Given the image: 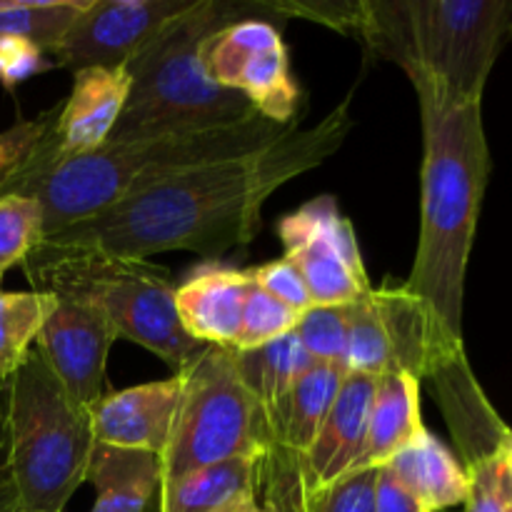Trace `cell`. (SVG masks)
<instances>
[{
  "mask_svg": "<svg viewBox=\"0 0 512 512\" xmlns=\"http://www.w3.org/2000/svg\"><path fill=\"white\" fill-rule=\"evenodd\" d=\"M353 125V95H348L310 128L293 125L250 153L183 170L43 243L133 260L190 250L205 263H218L258 235L265 200L280 185L323 165L345 143Z\"/></svg>",
  "mask_w": 512,
  "mask_h": 512,
  "instance_id": "1",
  "label": "cell"
},
{
  "mask_svg": "<svg viewBox=\"0 0 512 512\" xmlns=\"http://www.w3.org/2000/svg\"><path fill=\"white\" fill-rule=\"evenodd\" d=\"M413 88L423 123L420 240L403 288L450 343L463 345L465 275L490 175L483 105H450L425 85Z\"/></svg>",
  "mask_w": 512,
  "mask_h": 512,
  "instance_id": "2",
  "label": "cell"
},
{
  "mask_svg": "<svg viewBox=\"0 0 512 512\" xmlns=\"http://www.w3.org/2000/svg\"><path fill=\"white\" fill-rule=\"evenodd\" d=\"M293 125H278L253 115L240 123L148 130L110 138L103 148L68 160H43L35 150L5 195L38 200L45 240L183 170L250 153Z\"/></svg>",
  "mask_w": 512,
  "mask_h": 512,
  "instance_id": "3",
  "label": "cell"
},
{
  "mask_svg": "<svg viewBox=\"0 0 512 512\" xmlns=\"http://www.w3.org/2000/svg\"><path fill=\"white\" fill-rule=\"evenodd\" d=\"M512 0H365L360 40L450 105H483Z\"/></svg>",
  "mask_w": 512,
  "mask_h": 512,
  "instance_id": "4",
  "label": "cell"
},
{
  "mask_svg": "<svg viewBox=\"0 0 512 512\" xmlns=\"http://www.w3.org/2000/svg\"><path fill=\"white\" fill-rule=\"evenodd\" d=\"M255 15L280 18L268 0H198L170 20L128 63L133 85L110 138L240 123L258 115L243 95L210 83L200 63L205 40L215 30Z\"/></svg>",
  "mask_w": 512,
  "mask_h": 512,
  "instance_id": "5",
  "label": "cell"
},
{
  "mask_svg": "<svg viewBox=\"0 0 512 512\" xmlns=\"http://www.w3.org/2000/svg\"><path fill=\"white\" fill-rule=\"evenodd\" d=\"M83 413L38 350L0 380V460L13 480L18 512H63L85 483L95 450Z\"/></svg>",
  "mask_w": 512,
  "mask_h": 512,
  "instance_id": "6",
  "label": "cell"
},
{
  "mask_svg": "<svg viewBox=\"0 0 512 512\" xmlns=\"http://www.w3.org/2000/svg\"><path fill=\"white\" fill-rule=\"evenodd\" d=\"M33 290L98 308L123 340L143 345L175 373L208 345L190 338L175 313L173 275L148 260L40 243L23 260Z\"/></svg>",
  "mask_w": 512,
  "mask_h": 512,
  "instance_id": "7",
  "label": "cell"
},
{
  "mask_svg": "<svg viewBox=\"0 0 512 512\" xmlns=\"http://www.w3.org/2000/svg\"><path fill=\"white\" fill-rule=\"evenodd\" d=\"M183 378V398L168 448L160 455L163 483L230 458H260L270 450L268 413L235 363V350L208 348Z\"/></svg>",
  "mask_w": 512,
  "mask_h": 512,
  "instance_id": "8",
  "label": "cell"
},
{
  "mask_svg": "<svg viewBox=\"0 0 512 512\" xmlns=\"http://www.w3.org/2000/svg\"><path fill=\"white\" fill-rule=\"evenodd\" d=\"M345 313V373L370 378L405 373L428 380L440 365L465 355L463 345L450 343L428 308L403 285L370 288L363 298L345 305Z\"/></svg>",
  "mask_w": 512,
  "mask_h": 512,
  "instance_id": "9",
  "label": "cell"
},
{
  "mask_svg": "<svg viewBox=\"0 0 512 512\" xmlns=\"http://www.w3.org/2000/svg\"><path fill=\"white\" fill-rule=\"evenodd\" d=\"M283 18H240L215 30L200 63L210 83L240 93L260 118L293 125L303 118V93L290 70Z\"/></svg>",
  "mask_w": 512,
  "mask_h": 512,
  "instance_id": "10",
  "label": "cell"
},
{
  "mask_svg": "<svg viewBox=\"0 0 512 512\" xmlns=\"http://www.w3.org/2000/svg\"><path fill=\"white\" fill-rule=\"evenodd\" d=\"M280 243L303 275L315 305H350L370 285L358 235L333 195L308 200L278 223Z\"/></svg>",
  "mask_w": 512,
  "mask_h": 512,
  "instance_id": "11",
  "label": "cell"
},
{
  "mask_svg": "<svg viewBox=\"0 0 512 512\" xmlns=\"http://www.w3.org/2000/svg\"><path fill=\"white\" fill-rule=\"evenodd\" d=\"M198 0H90L50 53L55 68H118L128 65L170 20Z\"/></svg>",
  "mask_w": 512,
  "mask_h": 512,
  "instance_id": "12",
  "label": "cell"
},
{
  "mask_svg": "<svg viewBox=\"0 0 512 512\" xmlns=\"http://www.w3.org/2000/svg\"><path fill=\"white\" fill-rule=\"evenodd\" d=\"M118 338L115 325L98 308L58 298L35 340V350L53 370L68 398L90 415L108 395L105 368L110 348Z\"/></svg>",
  "mask_w": 512,
  "mask_h": 512,
  "instance_id": "13",
  "label": "cell"
},
{
  "mask_svg": "<svg viewBox=\"0 0 512 512\" xmlns=\"http://www.w3.org/2000/svg\"><path fill=\"white\" fill-rule=\"evenodd\" d=\"M73 75V88L60 103L53 133L38 148L43 160H68L103 148L128 103L133 85L128 65L83 68Z\"/></svg>",
  "mask_w": 512,
  "mask_h": 512,
  "instance_id": "14",
  "label": "cell"
},
{
  "mask_svg": "<svg viewBox=\"0 0 512 512\" xmlns=\"http://www.w3.org/2000/svg\"><path fill=\"white\" fill-rule=\"evenodd\" d=\"M345 375L348 373L340 365H313L275 405L268 415L270 450L260 470L258 495L285 483L295 473L318 430L323 428Z\"/></svg>",
  "mask_w": 512,
  "mask_h": 512,
  "instance_id": "15",
  "label": "cell"
},
{
  "mask_svg": "<svg viewBox=\"0 0 512 512\" xmlns=\"http://www.w3.org/2000/svg\"><path fill=\"white\" fill-rule=\"evenodd\" d=\"M180 398V375L108 393L90 413L95 443L163 455L173 433Z\"/></svg>",
  "mask_w": 512,
  "mask_h": 512,
  "instance_id": "16",
  "label": "cell"
},
{
  "mask_svg": "<svg viewBox=\"0 0 512 512\" xmlns=\"http://www.w3.org/2000/svg\"><path fill=\"white\" fill-rule=\"evenodd\" d=\"M253 285L250 270L203 263L175 285V313L185 333L208 348L235 350L243 305Z\"/></svg>",
  "mask_w": 512,
  "mask_h": 512,
  "instance_id": "17",
  "label": "cell"
},
{
  "mask_svg": "<svg viewBox=\"0 0 512 512\" xmlns=\"http://www.w3.org/2000/svg\"><path fill=\"white\" fill-rule=\"evenodd\" d=\"M85 483L95 488L90 512H148L163 485L160 455L98 443Z\"/></svg>",
  "mask_w": 512,
  "mask_h": 512,
  "instance_id": "18",
  "label": "cell"
},
{
  "mask_svg": "<svg viewBox=\"0 0 512 512\" xmlns=\"http://www.w3.org/2000/svg\"><path fill=\"white\" fill-rule=\"evenodd\" d=\"M423 430L420 380L405 373L383 375L375 385L368 413V433H365L363 453H360L355 470L383 468Z\"/></svg>",
  "mask_w": 512,
  "mask_h": 512,
  "instance_id": "19",
  "label": "cell"
},
{
  "mask_svg": "<svg viewBox=\"0 0 512 512\" xmlns=\"http://www.w3.org/2000/svg\"><path fill=\"white\" fill-rule=\"evenodd\" d=\"M383 468H388L430 512L465 505L468 500L470 483L463 463L428 428Z\"/></svg>",
  "mask_w": 512,
  "mask_h": 512,
  "instance_id": "20",
  "label": "cell"
},
{
  "mask_svg": "<svg viewBox=\"0 0 512 512\" xmlns=\"http://www.w3.org/2000/svg\"><path fill=\"white\" fill-rule=\"evenodd\" d=\"M260 458H230L160 485L158 512H218L260 493Z\"/></svg>",
  "mask_w": 512,
  "mask_h": 512,
  "instance_id": "21",
  "label": "cell"
},
{
  "mask_svg": "<svg viewBox=\"0 0 512 512\" xmlns=\"http://www.w3.org/2000/svg\"><path fill=\"white\" fill-rule=\"evenodd\" d=\"M235 363H238L250 393L268 415L315 365L293 333L283 335L263 348L235 350Z\"/></svg>",
  "mask_w": 512,
  "mask_h": 512,
  "instance_id": "22",
  "label": "cell"
},
{
  "mask_svg": "<svg viewBox=\"0 0 512 512\" xmlns=\"http://www.w3.org/2000/svg\"><path fill=\"white\" fill-rule=\"evenodd\" d=\"M58 298L40 290L0 293V380L13 375L33 350Z\"/></svg>",
  "mask_w": 512,
  "mask_h": 512,
  "instance_id": "23",
  "label": "cell"
},
{
  "mask_svg": "<svg viewBox=\"0 0 512 512\" xmlns=\"http://www.w3.org/2000/svg\"><path fill=\"white\" fill-rule=\"evenodd\" d=\"M90 0H0V38H28L53 53Z\"/></svg>",
  "mask_w": 512,
  "mask_h": 512,
  "instance_id": "24",
  "label": "cell"
},
{
  "mask_svg": "<svg viewBox=\"0 0 512 512\" xmlns=\"http://www.w3.org/2000/svg\"><path fill=\"white\" fill-rule=\"evenodd\" d=\"M43 243V210L28 195L0 198V273L23 260Z\"/></svg>",
  "mask_w": 512,
  "mask_h": 512,
  "instance_id": "25",
  "label": "cell"
},
{
  "mask_svg": "<svg viewBox=\"0 0 512 512\" xmlns=\"http://www.w3.org/2000/svg\"><path fill=\"white\" fill-rule=\"evenodd\" d=\"M293 335L303 345L315 365H340L345 363L348 348V313L345 305H313L305 310L295 323Z\"/></svg>",
  "mask_w": 512,
  "mask_h": 512,
  "instance_id": "26",
  "label": "cell"
},
{
  "mask_svg": "<svg viewBox=\"0 0 512 512\" xmlns=\"http://www.w3.org/2000/svg\"><path fill=\"white\" fill-rule=\"evenodd\" d=\"M378 468L355 470L325 488L305 493L280 512H375Z\"/></svg>",
  "mask_w": 512,
  "mask_h": 512,
  "instance_id": "27",
  "label": "cell"
},
{
  "mask_svg": "<svg viewBox=\"0 0 512 512\" xmlns=\"http://www.w3.org/2000/svg\"><path fill=\"white\" fill-rule=\"evenodd\" d=\"M298 318V313L285 308L283 303L270 298L265 290H260L258 285L253 283L243 305V323H240V335L235 350L263 348V345L293 333Z\"/></svg>",
  "mask_w": 512,
  "mask_h": 512,
  "instance_id": "28",
  "label": "cell"
},
{
  "mask_svg": "<svg viewBox=\"0 0 512 512\" xmlns=\"http://www.w3.org/2000/svg\"><path fill=\"white\" fill-rule=\"evenodd\" d=\"M58 110L60 103L55 108L45 110V113L35 115V118L20 120L13 128L0 133V198L8 193L10 183L23 173V168L30 163L35 150L53 133Z\"/></svg>",
  "mask_w": 512,
  "mask_h": 512,
  "instance_id": "29",
  "label": "cell"
},
{
  "mask_svg": "<svg viewBox=\"0 0 512 512\" xmlns=\"http://www.w3.org/2000/svg\"><path fill=\"white\" fill-rule=\"evenodd\" d=\"M463 468L470 483L465 512H508L512 495L508 475H505L503 445L498 450L465 460Z\"/></svg>",
  "mask_w": 512,
  "mask_h": 512,
  "instance_id": "30",
  "label": "cell"
},
{
  "mask_svg": "<svg viewBox=\"0 0 512 512\" xmlns=\"http://www.w3.org/2000/svg\"><path fill=\"white\" fill-rule=\"evenodd\" d=\"M250 278H253V283L260 290H265L270 298L283 303L293 313L303 315L305 310H310L315 305L303 275L298 273V268L288 258L270 260V263L258 265V268L250 270Z\"/></svg>",
  "mask_w": 512,
  "mask_h": 512,
  "instance_id": "31",
  "label": "cell"
},
{
  "mask_svg": "<svg viewBox=\"0 0 512 512\" xmlns=\"http://www.w3.org/2000/svg\"><path fill=\"white\" fill-rule=\"evenodd\" d=\"M55 63L45 48L28 38H0V85L15 90L25 80L53 70Z\"/></svg>",
  "mask_w": 512,
  "mask_h": 512,
  "instance_id": "32",
  "label": "cell"
},
{
  "mask_svg": "<svg viewBox=\"0 0 512 512\" xmlns=\"http://www.w3.org/2000/svg\"><path fill=\"white\" fill-rule=\"evenodd\" d=\"M375 512H430L390 473L388 468H378V483H375Z\"/></svg>",
  "mask_w": 512,
  "mask_h": 512,
  "instance_id": "33",
  "label": "cell"
},
{
  "mask_svg": "<svg viewBox=\"0 0 512 512\" xmlns=\"http://www.w3.org/2000/svg\"><path fill=\"white\" fill-rule=\"evenodd\" d=\"M0 512H18V495H15L13 480L0 460Z\"/></svg>",
  "mask_w": 512,
  "mask_h": 512,
  "instance_id": "34",
  "label": "cell"
},
{
  "mask_svg": "<svg viewBox=\"0 0 512 512\" xmlns=\"http://www.w3.org/2000/svg\"><path fill=\"white\" fill-rule=\"evenodd\" d=\"M218 512H275V510L270 508L268 503H263L260 495H248V498H240L235 500V503L225 505V508Z\"/></svg>",
  "mask_w": 512,
  "mask_h": 512,
  "instance_id": "35",
  "label": "cell"
},
{
  "mask_svg": "<svg viewBox=\"0 0 512 512\" xmlns=\"http://www.w3.org/2000/svg\"><path fill=\"white\" fill-rule=\"evenodd\" d=\"M503 463H505V475H508V485H510V495H512V430L503 443Z\"/></svg>",
  "mask_w": 512,
  "mask_h": 512,
  "instance_id": "36",
  "label": "cell"
},
{
  "mask_svg": "<svg viewBox=\"0 0 512 512\" xmlns=\"http://www.w3.org/2000/svg\"><path fill=\"white\" fill-rule=\"evenodd\" d=\"M508 512H512V500L508 503Z\"/></svg>",
  "mask_w": 512,
  "mask_h": 512,
  "instance_id": "37",
  "label": "cell"
},
{
  "mask_svg": "<svg viewBox=\"0 0 512 512\" xmlns=\"http://www.w3.org/2000/svg\"><path fill=\"white\" fill-rule=\"evenodd\" d=\"M0 280H3V273H0Z\"/></svg>",
  "mask_w": 512,
  "mask_h": 512,
  "instance_id": "38",
  "label": "cell"
}]
</instances>
